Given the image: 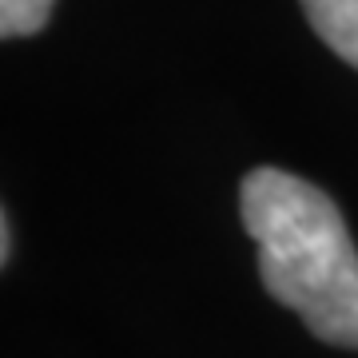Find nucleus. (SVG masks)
Returning <instances> with one entry per match:
<instances>
[{
  "label": "nucleus",
  "mask_w": 358,
  "mask_h": 358,
  "mask_svg": "<svg viewBox=\"0 0 358 358\" xmlns=\"http://www.w3.org/2000/svg\"><path fill=\"white\" fill-rule=\"evenodd\" d=\"M239 203L263 287L322 343L358 350V251L334 199L291 171L255 167Z\"/></svg>",
  "instance_id": "f257e3e1"
},
{
  "label": "nucleus",
  "mask_w": 358,
  "mask_h": 358,
  "mask_svg": "<svg viewBox=\"0 0 358 358\" xmlns=\"http://www.w3.org/2000/svg\"><path fill=\"white\" fill-rule=\"evenodd\" d=\"M303 13L322 44L358 68V0H303Z\"/></svg>",
  "instance_id": "f03ea898"
},
{
  "label": "nucleus",
  "mask_w": 358,
  "mask_h": 358,
  "mask_svg": "<svg viewBox=\"0 0 358 358\" xmlns=\"http://www.w3.org/2000/svg\"><path fill=\"white\" fill-rule=\"evenodd\" d=\"M52 16V0H0V32L8 40L32 36Z\"/></svg>",
  "instance_id": "7ed1b4c3"
},
{
  "label": "nucleus",
  "mask_w": 358,
  "mask_h": 358,
  "mask_svg": "<svg viewBox=\"0 0 358 358\" xmlns=\"http://www.w3.org/2000/svg\"><path fill=\"white\" fill-rule=\"evenodd\" d=\"M0 259H4V263L13 259V223H8V215L0 223Z\"/></svg>",
  "instance_id": "20e7f679"
}]
</instances>
